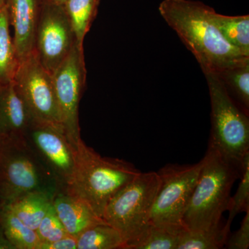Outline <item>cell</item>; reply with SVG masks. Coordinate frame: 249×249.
Returning <instances> with one entry per match:
<instances>
[{
	"label": "cell",
	"mask_w": 249,
	"mask_h": 249,
	"mask_svg": "<svg viewBox=\"0 0 249 249\" xmlns=\"http://www.w3.org/2000/svg\"><path fill=\"white\" fill-rule=\"evenodd\" d=\"M202 165V160L192 165L167 164L157 172L160 186L152 206L151 224L183 227V214Z\"/></svg>",
	"instance_id": "obj_7"
},
{
	"label": "cell",
	"mask_w": 249,
	"mask_h": 249,
	"mask_svg": "<svg viewBox=\"0 0 249 249\" xmlns=\"http://www.w3.org/2000/svg\"><path fill=\"white\" fill-rule=\"evenodd\" d=\"M10 25L14 29L15 48L18 62L34 52L36 28L42 0H6Z\"/></svg>",
	"instance_id": "obj_12"
},
{
	"label": "cell",
	"mask_w": 249,
	"mask_h": 249,
	"mask_svg": "<svg viewBox=\"0 0 249 249\" xmlns=\"http://www.w3.org/2000/svg\"><path fill=\"white\" fill-rule=\"evenodd\" d=\"M49 2L53 3V4L64 5L66 2L67 0H45Z\"/></svg>",
	"instance_id": "obj_28"
},
{
	"label": "cell",
	"mask_w": 249,
	"mask_h": 249,
	"mask_svg": "<svg viewBox=\"0 0 249 249\" xmlns=\"http://www.w3.org/2000/svg\"><path fill=\"white\" fill-rule=\"evenodd\" d=\"M76 44L64 5L42 0L34 48L41 65L52 75Z\"/></svg>",
	"instance_id": "obj_9"
},
{
	"label": "cell",
	"mask_w": 249,
	"mask_h": 249,
	"mask_svg": "<svg viewBox=\"0 0 249 249\" xmlns=\"http://www.w3.org/2000/svg\"><path fill=\"white\" fill-rule=\"evenodd\" d=\"M32 118L13 81L0 85V142L27 140Z\"/></svg>",
	"instance_id": "obj_13"
},
{
	"label": "cell",
	"mask_w": 249,
	"mask_h": 249,
	"mask_svg": "<svg viewBox=\"0 0 249 249\" xmlns=\"http://www.w3.org/2000/svg\"><path fill=\"white\" fill-rule=\"evenodd\" d=\"M202 160L199 178L183 214L182 224L188 230L207 229L222 222L232 186L242 174V163L224 155L210 141Z\"/></svg>",
	"instance_id": "obj_3"
},
{
	"label": "cell",
	"mask_w": 249,
	"mask_h": 249,
	"mask_svg": "<svg viewBox=\"0 0 249 249\" xmlns=\"http://www.w3.org/2000/svg\"><path fill=\"white\" fill-rule=\"evenodd\" d=\"M241 223L240 229L228 237L225 247L230 249L249 248V211Z\"/></svg>",
	"instance_id": "obj_26"
},
{
	"label": "cell",
	"mask_w": 249,
	"mask_h": 249,
	"mask_svg": "<svg viewBox=\"0 0 249 249\" xmlns=\"http://www.w3.org/2000/svg\"><path fill=\"white\" fill-rule=\"evenodd\" d=\"M27 138L42 164L65 185L74 165V150L62 125L32 123Z\"/></svg>",
	"instance_id": "obj_11"
},
{
	"label": "cell",
	"mask_w": 249,
	"mask_h": 249,
	"mask_svg": "<svg viewBox=\"0 0 249 249\" xmlns=\"http://www.w3.org/2000/svg\"><path fill=\"white\" fill-rule=\"evenodd\" d=\"M52 76L60 122L67 138L74 146L81 138L79 105L87 80L84 50L76 44Z\"/></svg>",
	"instance_id": "obj_8"
},
{
	"label": "cell",
	"mask_w": 249,
	"mask_h": 249,
	"mask_svg": "<svg viewBox=\"0 0 249 249\" xmlns=\"http://www.w3.org/2000/svg\"><path fill=\"white\" fill-rule=\"evenodd\" d=\"M0 227L11 248L38 249L41 242L36 231L26 225L6 207L0 208Z\"/></svg>",
	"instance_id": "obj_16"
},
{
	"label": "cell",
	"mask_w": 249,
	"mask_h": 249,
	"mask_svg": "<svg viewBox=\"0 0 249 249\" xmlns=\"http://www.w3.org/2000/svg\"><path fill=\"white\" fill-rule=\"evenodd\" d=\"M53 178L28 140L0 142V208L32 192H52Z\"/></svg>",
	"instance_id": "obj_5"
},
{
	"label": "cell",
	"mask_w": 249,
	"mask_h": 249,
	"mask_svg": "<svg viewBox=\"0 0 249 249\" xmlns=\"http://www.w3.org/2000/svg\"><path fill=\"white\" fill-rule=\"evenodd\" d=\"M38 249H77V238L70 235L49 243H40Z\"/></svg>",
	"instance_id": "obj_27"
},
{
	"label": "cell",
	"mask_w": 249,
	"mask_h": 249,
	"mask_svg": "<svg viewBox=\"0 0 249 249\" xmlns=\"http://www.w3.org/2000/svg\"><path fill=\"white\" fill-rule=\"evenodd\" d=\"M120 232L106 222L91 226L77 237V249H124Z\"/></svg>",
	"instance_id": "obj_22"
},
{
	"label": "cell",
	"mask_w": 249,
	"mask_h": 249,
	"mask_svg": "<svg viewBox=\"0 0 249 249\" xmlns=\"http://www.w3.org/2000/svg\"><path fill=\"white\" fill-rule=\"evenodd\" d=\"M74 165L65 193L86 204L102 218L108 202L141 171L119 159L103 157L80 138L73 146Z\"/></svg>",
	"instance_id": "obj_2"
},
{
	"label": "cell",
	"mask_w": 249,
	"mask_h": 249,
	"mask_svg": "<svg viewBox=\"0 0 249 249\" xmlns=\"http://www.w3.org/2000/svg\"><path fill=\"white\" fill-rule=\"evenodd\" d=\"M230 233L224 224L201 230H188L183 228L178 237L177 249H219L225 247Z\"/></svg>",
	"instance_id": "obj_20"
},
{
	"label": "cell",
	"mask_w": 249,
	"mask_h": 249,
	"mask_svg": "<svg viewBox=\"0 0 249 249\" xmlns=\"http://www.w3.org/2000/svg\"><path fill=\"white\" fill-rule=\"evenodd\" d=\"M13 83L33 123L62 125L52 76L41 65L34 52L19 62Z\"/></svg>",
	"instance_id": "obj_10"
},
{
	"label": "cell",
	"mask_w": 249,
	"mask_h": 249,
	"mask_svg": "<svg viewBox=\"0 0 249 249\" xmlns=\"http://www.w3.org/2000/svg\"><path fill=\"white\" fill-rule=\"evenodd\" d=\"M6 0H0V9L4 6Z\"/></svg>",
	"instance_id": "obj_29"
},
{
	"label": "cell",
	"mask_w": 249,
	"mask_h": 249,
	"mask_svg": "<svg viewBox=\"0 0 249 249\" xmlns=\"http://www.w3.org/2000/svg\"><path fill=\"white\" fill-rule=\"evenodd\" d=\"M53 198L52 192H32L2 207L9 209L26 225L36 231L52 207Z\"/></svg>",
	"instance_id": "obj_15"
},
{
	"label": "cell",
	"mask_w": 249,
	"mask_h": 249,
	"mask_svg": "<svg viewBox=\"0 0 249 249\" xmlns=\"http://www.w3.org/2000/svg\"><path fill=\"white\" fill-rule=\"evenodd\" d=\"M212 19L224 38L245 56L249 57V16H228L212 12Z\"/></svg>",
	"instance_id": "obj_18"
},
{
	"label": "cell",
	"mask_w": 249,
	"mask_h": 249,
	"mask_svg": "<svg viewBox=\"0 0 249 249\" xmlns=\"http://www.w3.org/2000/svg\"><path fill=\"white\" fill-rule=\"evenodd\" d=\"M240 183L235 196H231L227 211L229 217L224 229L230 233L231 226L234 218L242 212L249 211V153L242 160Z\"/></svg>",
	"instance_id": "obj_24"
},
{
	"label": "cell",
	"mask_w": 249,
	"mask_h": 249,
	"mask_svg": "<svg viewBox=\"0 0 249 249\" xmlns=\"http://www.w3.org/2000/svg\"><path fill=\"white\" fill-rule=\"evenodd\" d=\"M36 232L41 243L55 242L68 235L54 211L53 204L45 217L41 221Z\"/></svg>",
	"instance_id": "obj_25"
},
{
	"label": "cell",
	"mask_w": 249,
	"mask_h": 249,
	"mask_svg": "<svg viewBox=\"0 0 249 249\" xmlns=\"http://www.w3.org/2000/svg\"><path fill=\"white\" fill-rule=\"evenodd\" d=\"M213 10L193 0H163L159 6L160 16L196 57L204 75L249 62L216 27Z\"/></svg>",
	"instance_id": "obj_1"
},
{
	"label": "cell",
	"mask_w": 249,
	"mask_h": 249,
	"mask_svg": "<svg viewBox=\"0 0 249 249\" xmlns=\"http://www.w3.org/2000/svg\"><path fill=\"white\" fill-rule=\"evenodd\" d=\"M9 27V14L4 4L0 9V85L13 81L19 64Z\"/></svg>",
	"instance_id": "obj_21"
},
{
	"label": "cell",
	"mask_w": 249,
	"mask_h": 249,
	"mask_svg": "<svg viewBox=\"0 0 249 249\" xmlns=\"http://www.w3.org/2000/svg\"><path fill=\"white\" fill-rule=\"evenodd\" d=\"M183 228L151 224L134 249H177L178 237Z\"/></svg>",
	"instance_id": "obj_23"
},
{
	"label": "cell",
	"mask_w": 249,
	"mask_h": 249,
	"mask_svg": "<svg viewBox=\"0 0 249 249\" xmlns=\"http://www.w3.org/2000/svg\"><path fill=\"white\" fill-rule=\"evenodd\" d=\"M52 204L67 234L76 238L88 228L105 222L84 203L65 193L53 196Z\"/></svg>",
	"instance_id": "obj_14"
},
{
	"label": "cell",
	"mask_w": 249,
	"mask_h": 249,
	"mask_svg": "<svg viewBox=\"0 0 249 249\" xmlns=\"http://www.w3.org/2000/svg\"><path fill=\"white\" fill-rule=\"evenodd\" d=\"M211 103L210 142L229 158L240 163L249 153V114L229 96L214 73L205 75Z\"/></svg>",
	"instance_id": "obj_6"
},
{
	"label": "cell",
	"mask_w": 249,
	"mask_h": 249,
	"mask_svg": "<svg viewBox=\"0 0 249 249\" xmlns=\"http://www.w3.org/2000/svg\"><path fill=\"white\" fill-rule=\"evenodd\" d=\"M160 186L157 172H141L106 206L102 219L120 232L124 249H134L148 231L152 206Z\"/></svg>",
	"instance_id": "obj_4"
},
{
	"label": "cell",
	"mask_w": 249,
	"mask_h": 249,
	"mask_svg": "<svg viewBox=\"0 0 249 249\" xmlns=\"http://www.w3.org/2000/svg\"><path fill=\"white\" fill-rule=\"evenodd\" d=\"M100 2L101 0H67L64 4L76 45L81 50H84L85 36L97 16Z\"/></svg>",
	"instance_id": "obj_17"
},
{
	"label": "cell",
	"mask_w": 249,
	"mask_h": 249,
	"mask_svg": "<svg viewBox=\"0 0 249 249\" xmlns=\"http://www.w3.org/2000/svg\"><path fill=\"white\" fill-rule=\"evenodd\" d=\"M229 96L246 114L249 111V62L215 74Z\"/></svg>",
	"instance_id": "obj_19"
}]
</instances>
